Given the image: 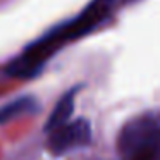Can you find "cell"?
I'll return each mask as SVG.
<instances>
[{
	"mask_svg": "<svg viewBox=\"0 0 160 160\" xmlns=\"http://www.w3.org/2000/svg\"><path fill=\"white\" fill-rule=\"evenodd\" d=\"M38 110V102L33 97H21L16 100L5 103L4 107H0V124H5L9 121L21 117V115H28Z\"/></svg>",
	"mask_w": 160,
	"mask_h": 160,
	"instance_id": "cell-6",
	"label": "cell"
},
{
	"mask_svg": "<svg viewBox=\"0 0 160 160\" xmlns=\"http://www.w3.org/2000/svg\"><path fill=\"white\" fill-rule=\"evenodd\" d=\"M91 141V124L86 119H74L57 131L50 132L48 150L53 155H64L76 148L90 145Z\"/></svg>",
	"mask_w": 160,
	"mask_h": 160,
	"instance_id": "cell-4",
	"label": "cell"
},
{
	"mask_svg": "<svg viewBox=\"0 0 160 160\" xmlns=\"http://www.w3.org/2000/svg\"><path fill=\"white\" fill-rule=\"evenodd\" d=\"M62 45H66L62 29L55 28L45 35L42 40L31 43L19 57H16L5 69V74L11 78H18V79H31V78L38 76L42 72L43 66H45L47 59L52 57Z\"/></svg>",
	"mask_w": 160,
	"mask_h": 160,
	"instance_id": "cell-2",
	"label": "cell"
},
{
	"mask_svg": "<svg viewBox=\"0 0 160 160\" xmlns=\"http://www.w3.org/2000/svg\"><path fill=\"white\" fill-rule=\"evenodd\" d=\"M117 148L124 160H160V122L143 115L122 128Z\"/></svg>",
	"mask_w": 160,
	"mask_h": 160,
	"instance_id": "cell-1",
	"label": "cell"
},
{
	"mask_svg": "<svg viewBox=\"0 0 160 160\" xmlns=\"http://www.w3.org/2000/svg\"><path fill=\"white\" fill-rule=\"evenodd\" d=\"M112 5H114V0H93V2H90L78 18L69 21L66 26H60L66 43L81 38L90 31H93L97 26H100L108 18Z\"/></svg>",
	"mask_w": 160,
	"mask_h": 160,
	"instance_id": "cell-3",
	"label": "cell"
},
{
	"mask_svg": "<svg viewBox=\"0 0 160 160\" xmlns=\"http://www.w3.org/2000/svg\"><path fill=\"white\" fill-rule=\"evenodd\" d=\"M76 93L78 88H72L59 98L57 105L53 107L52 114L48 115V119L45 122V132L50 134V132L57 131L59 128L66 126L67 122H71V117L74 114V105H76Z\"/></svg>",
	"mask_w": 160,
	"mask_h": 160,
	"instance_id": "cell-5",
	"label": "cell"
}]
</instances>
